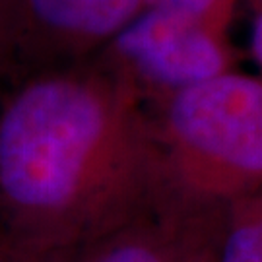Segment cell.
I'll use <instances>...</instances> for the list:
<instances>
[{"mask_svg": "<svg viewBox=\"0 0 262 262\" xmlns=\"http://www.w3.org/2000/svg\"><path fill=\"white\" fill-rule=\"evenodd\" d=\"M220 262H262V187L225 210Z\"/></svg>", "mask_w": 262, "mask_h": 262, "instance_id": "cell-6", "label": "cell"}, {"mask_svg": "<svg viewBox=\"0 0 262 262\" xmlns=\"http://www.w3.org/2000/svg\"><path fill=\"white\" fill-rule=\"evenodd\" d=\"M12 253V251H10ZM14 262H74V253L55 254H16L12 253Z\"/></svg>", "mask_w": 262, "mask_h": 262, "instance_id": "cell-10", "label": "cell"}, {"mask_svg": "<svg viewBox=\"0 0 262 262\" xmlns=\"http://www.w3.org/2000/svg\"><path fill=\"white\" fill-rule=\"evenodd\" d=\"M251 55L260 70L262 78V10H254L253 26H251Z\"/></svg>", "mask_w": 262, "mask_h": 262, "instance_id": "cell-9", "label": "cell"}, {"mask_svg": "<svg viewBox=\"0 0 262 262\" xmlns=\"http://www.w3.org/2000/svg\"><path fill=\"white\" fill-rule=\"evenodd\" d=\"M225 210L158 200L74 253V262H220Z\"/></svg>", "mask_w": 262, "mask_h": 262, "instance_id": "cell-4", "label": "cell"}, {"mask_svg": "<svg viewBox=\"0 0 262 262\" xmlns=\"http://www.w3.org/2000/svg\"><path fill=\"white\" fill-rule=\"evenodd\" d=\"M97 56L126 76L148 103L233 70L225 33L151 4Z\"/></svg>", "mask_w": 262, "mask_h": 262, "instance_id": "cell-3", "label": "cell"}, {"mask_svg": "<svg viewBox=\"0 0 262 262\" xmlns=\"http://www.w3.org/2000/svg\"><path fill=\"white\" fill-rule=\"evenodd\" d=\"M245 0H148L146 4L158 6L177 16L192 19L217 33H225L235 16V10Z\"/></svg>", "mask_w": 262, "mask_h": 262, "instance_id": "cell-7", "label": "cell"}, {"mask_svg": "<svg viewBox=\"0 0 262 262\" xmlns=\"http://www.w3.org/2000/svg\"><path fill=\"white\" fill-rule=\"evenodd\" d=\"M159 200L227 210L262 187V78L227 70L150 101Z\"/></svg>", "mask_w": 262, "mask_h": 262, "instance_id": "cell-2", "label": "cell"}, {"mask_svg": "<svg viewBox=\"0 0 262 262\" xmlns=\"http://www.w3.org/2000/svg\"><path fill=\"white\" fill-rule=\"evenodd\" d=\"M21 64V29L18 0H0V82L16 74Z\"/></svg>", "mask_w": 262, "mask_h": 262, "instance_id": "cell-8", "label": "cell"}, {"mask_svg": "<svg viewBox=\"0 0 262 262\" xmlns=\"http://www.w3.org/2000/svg\"><path fill=\"white\" fill-rule=\"evenodd\" d=\"M148 0H18L21 64L31 70L101 53Z\"/></svg>", "mask_w": 262, "mask_h": 262, "instance_id": "cell-5", "label": "cell"}, {"mask_svg": "<svg viewBox=\"0 0 262 262\" xmlns=\"http://www.w3.org/2000/svg\"><path fill=\"white\" fill-rule=\"evenodd\" d=\"M245 2H249L253 10H262V0H245Z\"/></svg>", "mask_w": 262, "mask_h": 262, "instance_id": "cell-12", "label": "cell"}, {"mask_svg": "<svg viewBox=\"0 0 262 262\" xmlns=\"http://www.w3.org/2000/svg\"><path fill=\"white\" fill-rule=\"evenodd\" d=\"M0 262H14V256L10 253V249L0 241Z\"/></svg>", "mask_w": 262, "mask_h": 262, "instance_id": "cell-11", "label": "cell"}, {"mask_svg": "<svg viewBox=\"0 0 262 262\" xmlns=\"http://www.w3.org/2000/svg\"><path fill=\"white\" fill-rule=\"evenodd\" d=\"M151 107L101 56L29 70L0 99V241L76 253L158 202Z\"/></svg>", "mask_w": 262, "mask_h": 262, "instance_id": "cell-1", "label": "cell"}]
</instances>
